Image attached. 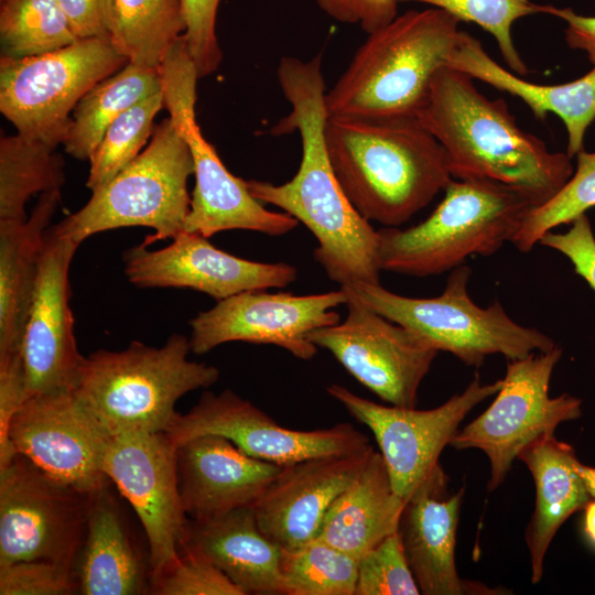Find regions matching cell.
<instances>
[{
  "label": "cell",
  "mask_w": 595,
  "mask_h": 595,
  "mask_svg": "<svg viewBox=\"0 0 595 595\" xmlns=\"http://www.w3.org/2000/svg\"><path fill=\"white\" fill-rule=\"evenodd\" d=\"M416 118L443 147L453 178L506 184L534 207L552 198L574 172L572 158L523 131L502 98L489 99L461 71H437Z\"/></svg>",
  "instance_id": "cell-2"
},
{
  "label": "cell",
  "mask_w": 595,
  "mask_h": 595,
  "mask_svg": "<svg viewBox=\"0 0 595 595\" xmlns=\"http://www.w3.org/2000/svg\"><path fill=\"white\" fill-rule=\"evenodd\" d=\"M150 594L245 595L209 559L188 549H182L176 563L151 582Z\"/></svg>",
  "instance_id": "cell-39"
},
{
  "label": "cell",
  "mask_w": 595,
  "mask_h": 595,
  "mask_svg": "<svg viewBox=\"0 0 595 595\" xmlns=\"http://www.w3.org/2000/svg\"><path fill=\"white\" fill-rule=\"evenodd\" d=\"M109 437L76 390L26 398L8 430L13 456H25L52 477L87 494L112 484L102 469Z\"/></svg>",
  "instance_id": "cell-16"
},
{
  "label": "cell",
  "mask_w": 595,
  "mask_h": 595,
  "mask_svg": "<svg viewBox=\"0 0 595 595\" xmlns=\"http://www.w3.org/2000/svg\"><path fill=\"white\" fill-rule=\"evenodd\" d=\"M61 190L42 193L25 221L0 220V358L22 354L43 240Z\"/></svg>",
  "instance_id": "cell-28"
},
{
  "label": "cell",
  "mask_w": 595,
  "mask_h": 595,
  "mask_svg": "<svg viewBox=\"0 0 595 595\" xmlns=\"http://www.w3.org/2000/svg\"><path fill=\"white\" fill-rule=\"evenodd\" d=\"M127 63L108 39L100 37L79 39L35 56H1L0 111L17 133L56 149L82 97Z\"/></svg>",
  "instance_id": "cell-9"
},
{
  "label": "cell",
  "mask_w": 595,
  "mask_h": 595,
  "mask_svg": "<svg viewBox=\"0 0 595 595\" xmlns=\"http://www.w3.org/2000/svg\"><path fill=\"white\" fill-rule=\"evenodd\" d=\"M186 24L184 37L199 78L214 73L223 58L216 35L220 0H181Z\"/></svg>",
  "instance_id": "cell-41"
},
{
  "label": "cell",
  "mask_w": 595,
  "mask_h": 595,
  "mask_svg": "<svg viewBox=\"0 0 595 595\" xmlns=\"http://www.w3.org/2000/svg\"><path fill=\"white\" fill-rule=\"evenodd\" d=\"M584 531L589 541L595 545V499L584 508Z\"/></svg>",
  "instance_id": "cell-47"
},
{
  "label": "cell",
  "mask_w": 595,
  "mask_h": 595,
  "mask_svg": "<svg viewBox=\"0 0 595 595\" xmlns=\"http://www.w3.org/2000/svg\"><path fill=\"white\" fill-rule=\"evenodd\" d=\"M322 53L307 61L280 58L277 76L291 110L273 128L280 136L298 131L302 158L295 175L282 184L246 180L262 204L291 215L313 234L314 258L340 286L380 283L379 237L369 220L353 206L332 167L324 138L327 119Z\"/></svg>",
  "instance_id": "cell-1"
},
{
  "label": "cell",
  "mask_w": 595,
  "mask_h": 595,
  "mask_svg": "<svg viewBox=\"0 0 595 595\" xmlns=\"http://www.w3.org/2000/svg\"><path fill=\"white\" fill-rule=\"evenodd\" d=\"M182 549L209 559L245 595L284 594L282 549L260 530L251 507L205 520L191 519Z\"/></svg>",
  "instance_id": "cell-26"
},
{
  "label": "cell",
  "mask_w": 595,
  "mask_h": 595,
  "mask_svg": "<svg viewBox=\"0 0 595 595\" xmlns=\"http://www.w3.org/2000/svg\"><path fill=\"white\" fill-rule=\"evenodd\" d=\"M517 459L530 470L536 487L534 510L526 530L531 581L536 584L543 575L547 551L560 527L593 498L577 469L574 448L554 433L528 444Z\"/></svg>",
  "instance_id": "cell-27"
},
{
  "label": "cell",
  "mask_w": 595,
  "mask_h": 595,
  "mask_svg": "<svg viewBox=\"0 0 595 595\" xmlns=\"http://www.w3.org/2000/svg\"><path fill=\"white\" fill-rule=\"evenodd\" d=\"M185 30L181 0H113L109 41L129 63L159 68Z\"/></svg>",
  "instance_id": "cell-31"
},
{
  "label": "cell",
  "mask_w": 595,
  "mask_h": 595,
  "mask_svg": "<svg viewBox=\"0 0 595 595\" xmlns=\"http://www.w3.org/2000/svg\"><path fill=\"white\" fill-rule=\"evenodd\" d=\"M405 501L393 489L380 452L327 511L317 539L359 559L398 531Z\"/></svg>",
  "instance_id": "cell-29"
},
{
  "label": "cell",
  "mask_w": 595,
  "mask_h": 595,
  "mask_svg": "<svg viewBox=\"0 0 595 595\" xmlns=\"http://www.w3.org/2000/svg\"><path fill=\"white\" fill-rule=\"evenodd\" d=\"M318 8L339 23L359 25L367 34L398 15L397 0H315Z\"/></svg>",
  "instance_id": "cell-44"
},
{
  "label": "cell",
  "mask_w": 595,
  "mask_h": 595,
  "mask_svg": "<svg viewBox=\"0 0 595 595\" xmlns=\"http://www.w3.org/2000/svg\"><path fill=\"white\" fill-rule=\"evenodd\" d=\"M166 434L176 446L197 435H220L248 455L280 466L370 445L367 435L348 423L311 431L284 428L230 389L204 391L190 411L176 413Z\"/></svg>",
  "instance_id": "cell-17"
},
{
  "label": "cell",
  "mask_w": 595,
  "mask_h": 595,
  "mask_svg": "<svg viewBox=\"0 0 595 595\" xmlns=\"http://www.w3.org/2000/svg\"><path fill=\"white\" fill-rule=\"evenodd\" d=\"M459 21L437 8L410 9L368 33L326 91L328 117H416L456 47Z\"/></svg>",
  "instance_id": "cell-4"
},
{
  "label": "cell",
  "mask_w": 595,
  "mask_h": 595,
  "mask_svg": "<svg viewBox=\"0 0 595 595\" xmlns=\"http://www.w3.org/2000/svg\"><path fill=\"white\" fill-rule=\"evenodd\" d=\"M159 91V68L141 67L128 62L121 69L93 86L78 101L63 141L65 152L78 160H89L116 118Z\"/></svg>",
  "instance_id": "cell-30"
},
{
  "label": "cell",
  "mask_w": 595,
  "mask_h": 595,
  "mask_svg": "<svg viewBox=\"0 0 595 595\" xmlns=\"http://www.w3.org/2000/svg\"><path fill=\"white\" fill-rule=\"evenodd\" d=\"M470 274L466 264L453 269L443 292L434 298L400 295L380 283L356 282L340 288L348 296L470 367H480L490 355L513 360L556 346L542 332L511 320L498 301L487 307L473 302L467 290Z\"/></svg>",
  "instance_id": "cell-7"
},
{
  "label": "cell",
  "mask_w": 595,
  "mask_h": 595,
  "mask_svg": "<svg viewBox=\"0 0 595 595\" xmlns=\"http://www.w3.org/2000/svg\"><path fill=\"white\" fill-rule=\"evenodd\" d=\"M595 207V152L582 150L576 154V169L565 185L548 202L533 207L511 244L529 252L540 239L562 224Z\"/></svg>",
  "instance_id": "cell-36"
},
{
  "label": "cell",
  "mask_w": 595,
  "mask_h": 595,
  "mask_svg": "<svg viewBox=\"0 0 595 595\" xmlns=\"http://www.w3.org/2000/svg\"><path fill=\"white\" fill-rule=\"evenodd\" d=\"M190 353V339L176 333L161 347L133 340L122 350L97 349L85 356L76 392L110 436L166 432L176 401L219 379L217 367Z\"/></svg>",
  "instance_id": "cell-5"
},
{
  "label": "cell",
  "mask_w": 595,
  "mask_h": 595,
  "mask_svg": "<svg viewBox=\"0 0 595 595\" xmlns=\"http://www.w3.org/2000/svg\"><path fill=\"white\" fill-rule=\"evenodd\" d=\"M577 469L585 482V485L591 494L592 498L595 499V467L587 466L578 462Z\"/></svg>",
  "instance_id": "cell-48"
},
{
  "label": "cell",
  "mask_w": 595,
  "mask_h": 595,
  "mask_svg": "<svg viewBox=\"0 0 595 595\" xmlns=\"http://www.w3.org/2000/svg\"><path fill=\"white\" fill-rule=\"evenodd\" d=\"M164 107L162 91L155 93L126 111L107 128L89 158L86 186L94 191L129 165L143 150L153 132V120Z\"/></svg>",
  "instance_id": "cell-35"
},
{
  "label": "cell",
  "mask_w": 595,
  "mask_h": 595,
  "mask_svg": "<svg viewBox=\"0 0 595 595\" xmlns=\"http://www.w3.org/2000/svg\"><path fill=\"white\" fill-rule=\"evenodd\" d=\"M400 2H419L444 10L459 22H472L479 25L496 40L499 52L506 64L516 74L528 73L521 55L512 40V25L523 17L545 13V4L533 0H397Z\"/></svg>",
  "instance_id": "cell-37"
},
{
  "label": "cell",
  "mask_w": 595,
  "mask_h": 595,
  "mask_svg": "<svg viewBox=\"0 0 595 595\" xmlns=\"http://www.w3.org/2000/svg\"><path fill=\"white\" fill-rule=\"evenodd\" d=\"M196 93L169 96L164 107L187 142L194 163L195 185L183 230L206 238L225 230H250L283 236L300 224L286 213L267 209L250 193L246 180L231 174L215 148L204 138L195 116Z\"/></svg>",
  "instance_id": "cell-20"
},
{
  "label": "cell",
  "mask_w": 595,
  "mask_h": 595,
  "mask_svg": "<svg viewBox=\"0 0 595 595\" xmlns=\"http://www.w3.org/2000/svg\"><path fill=\"white\" fill-rule=\"evenodd\" d=\"M176 461L180 495L192 520L251 507L282 467L252 457L216 434L178 444Z\"/></svg>",
  "instance_id": "cell-23"
},
{
  "label": "cell",
  "mask_w": 595,
  "mask_h": 595,
  "mask_svg": "<svg viewBox=\"0 0 595 595\" xmlns=\"http://www.w3.org/2000/svg\"><path fill=\"white\" fill-rule=\"evenodd\" d=\"M562 354L556 345L545 353L508 360L493 403L453 437L451 446L455 450L476 448L487 456L489 491L504 483L522 448L582 415L580 398L549 394L551 376Z\"/></svg>",
  "instance_id": "cell-10"
},
{
  "label": "cell",
  "mask_w": 595,
  "mask_h": 595,
  "mask_svg": "<svg viewBox=\"0 0 595 595\" xmlns=\"http://www.w3.org/2000/svg\"><path fill=\"white\" fill-rule=\"evenodd\" d=\"M464 487L448 490V476L439 464L407 501L399 534L423 595L495 594L480 583L461 578L455 548Z\"/></svg>",
  "instance_id": "cell-22"
},
{
  "label": "cell",
  "mask_w": 595,
  "mask_h": 595,
  "mask_svg": "<svg viewBox=\"0 0 595 595\" xmlns=\"http://www.w3.org/2000/svg\"><path fill=\"white\" fill-rule=\"evenodd\" d=\"M78 247L53 226L45 232L22 344L26 398L79 383L85 356L77 348L68 280Z\"/></svg>",
  "instance_id": "cell-18"
},
{
  "label": "cell",
  "mask_w": 595,
  "mask_h": 595,
  "mask_svg": "<svg viewBox=\"0 0 595 595\" xmlns=\"http://www.w3.org/2000/svg\"><path fill=\"white\" fill-rule=\"evenodd\" d=\"M545 14L565 21L567 45L571 48L584 51L588 61L595 65V15H582L571 8H556L551 4H545Z\"/></svg>",
  "instance_id": "cell-46"
},
{
  "label": "cell",
  "mask_w": 595,
  "mask_h": 595,
  "mask_svg": "<svg viewBox=\"0 0 595 595\" xmlns=\"http://www.w3.org/2000/svg\"><path fill=\"white\" fill-rule=\"evenodd\" d=\"M177 446L166 432L111 435L102 469L144 530L151 582L178 560L190 518L177 478Z\"/></svg>",
  "instance_id": "cell-14"
},
{
  "label": "cell",
  "mask_w": 595,
  "mask_h": 595,
  "mask_svg": "<svg viewBox=\"0 0 595 595\" xmlns=\"http://www.w3.org/2000/svg\"><path fill=\"white\" fill-rule=\"evenodd\" d=\"M25 399L22 354L0 358V469L13 458L9 447L8 430L12 416Z\"/></svg>",
  "instance_id": "cell-43"
},
{
  "label": "cell",
  "mask_w": 595,
  "mask_h": 595,
  "mask_svg": "<svg viewBox=\"0 0 595 595\" xmlns=\"http://www.w3.org/2000/svg\"><path fill=\"white\" fill-rule=\"evenodd\" d=\"M347 301L343 288L306 295L241 292L217 301L190 321L191 351L204 355L225 343L246 342L275 345L310 360L318 347L307 339L309 333L338 323L340 316L333 310Z\"/></svg>",
  "instance_id": "cell-15"
},
{
  "label": "cell",
  "mask_w": 595,
  "mask_h": 595,
  "mask_svg": "<svg viewBox=\"0 0 595 595\" xmlns=\"http://www.w3.org/2000/svg\"><path fill=\"white\" fill-rule=\"evenodd\" d=\"M111 486L93 496L75 566L79 594H150V556L137 545Z\"/></svg>",
  "instance_id": "cell-24"
},
{
  "label": "cell",
  "mask_w": 595,
  "mask_h": 595,
  "mask_svg": "<svg viewBox=\"0 0 595 595\" xmlns=\"http://www.w3.org/2000/svg\"><path fill=\"white\" fill-rule=\"evenodd\" d=\"M93 496L15 454L0 469V565L45 560L75 570Z\"/></svg>",
  "instance_id": "cell-11"
},
{
  "label": "cell",
  "mask_w": 595,
  "mask_h": 595,
  "mask_svg": "<svg viewBox=\"0 0 595 595\" xmlns=\"http://www.w3.org/2000/svg\"><path fill=\"white\" fill-rule=\"evenodd\" d=\"M501 385L502 379L482 383L476 375L463 392L430 410L378 404L336 383L327 392L372 432L393 489L407 502L440 464L465 416Z\"/></svg>",
  "instance_id": "cell-12"
},
{
  "label": "cell",
  "mask_w": 595,
  "mask_h": 595,
  "mask_svg": "<svg viewBox=\"0 0 595 595\" xmlns=\"http://www.w3.org/2000/svg\"><path fill=\"white\" fill-rule=\"evenodd\" d=\"M193 173L190 147L166 118L154 127L150 142L129 165L91 191L80 209L53 228L79 245L98 232L125 227L153 229L142 242L145 246L172 239L183 230L190 212L187 180Z\"/></svg>",
  "instance_id": "cell-8"
},
{
  "label": "cell",
  "mask_w": 595,
  "mask_h": 595,
  "mask_svg": "<svg viewBox=\"0 0 595 595\" xmlns=\"http://www.w3.org/2000/svg\"><path fill=\"white\" fill-rule=\"evenodd\" d=\"M431 215L410 228L378 229L381 269L412 277L452 271L511 242L533 203L491 180L452 178Z\"/></svg>",
  "instance_id": "cell-6"
},
{
  "label": "cell",
  "mask_w": 595,
  "mask_h": 595,
  "mask_svg": "<svg viewBox=\"0 0 595 595\" xmlns=\"http://www.w3.org/2000/svg\"><path fill=\"white\" fill-rule=\"evenodd\" d=\"M447 67L520 98L537 120L556 115L567 131L566 154L573 158L584 150V137L595 120V65L584 76L564 84L543 85L523 79L493 60L480 41L462 31L448 57Z\"/></svg>",
  "instance_id": "cell-25"
},
{
  "label": "cell",
  "mask_w": 595,
  "mask_h": 595,
  "mask_svg": "<svg viewBox=\"0 0 595 595\" xmlns=\"http://www.w3.org/2000/svg\"><path fill=\"white\" fill-rule=\"evenodd\" d=\"M539 244L565 256L595 291V236L586 214L576 217L565 232H547Z\"/></svg>",
  "instance_id": "cell-42"
},
{
  "label": "cell",
  "mask_w": 595,
  "mask_h": 595,
  "mask_svg": "<svg viewBox=\"0 0 595 595\" xmlns=\"http://www.w3.org/2000/svg\"><path fill=\"white\" fill-rule=\"evenodd\" d=\"M421 594L408 563L399 531L358 559L355 595Z\"/></svg>",
  "instance_id": "cell-38"
},
{
  "label": "cell",
  "mask_w": 595,
  "mask_h": 595,
  "mask_svg": "<svg viewBox=\"0 0 595 595\" xmlns=\"http://www.w3.org/2000/svg\"><path fill=\"white\" fill-rule=\"evenodd\" d=\"M79 39L110 35L113 0H57Z\"/></svg>",
  "instance_id": "cell-45"
},
{
  "label": "cell",
  "mask_w": 595,
  "mask_h": 595,
  "mask_svg": "<svg viewBox=\"0 0 595 595\" xmlns=\"http://www.w3.org/2000/svg\"><path fill=\"white\" fill-rule=\"evenodd\" d=\"M79 594L75 570L45 560L0 565V595Z\"/></svg>",
  "instance_id": "cell-40"
},
{
  "label": "cell",
  "mask_w": 595,
  "mask_h": 595,
  "mask_svg": "<svg viewBox=\"0 0 595 595\" xmlns=\"http://www.w3.org/2000/svg\"><path fill=\"white\" fill-rule=\"evenodd\" d=\"M324 138L353 206L385 227L408 221L453 178L443 147L416 117H327Z\"/></svg>",
  "instance_id": "cell-3"
},
{
  "label": "cell",
  "mask_w": 595,
  "mask_h": 595,
  "mask_svg": "<svg viewBox=\"0 0 595 595\" xmlns=\"http://www.w3.org/2000/svg\"><path fill=\"white\" fill-rule=\"evenodd\" d=\"M64 182V160L55 148L19 133L1 137L0 220L25 221L29 198L61 190Z\"/></svg>",
  "instance_id": "cell-32"
},
{
  "label": "cell",
  "mask_w": 595,
  "mask_h": 595,
  "mask_svg": "<svg viewBox=\"0 0 595 595\" xmlns=\"http://www.w3.org/2000/svg\"><path fill=\"white\" fill-rule=\"evenodd\" d=\"M77 40L57 0H0L2 57L35 56Z\"/></svg>",
  "instance_id": "cell-33"
},
{
  "label": "cell",
  "mask_w": 595,
  "mask_h": 595,
  "mask_svg": "<svg viewBox=\"0 0 595 595\" xmlns=\"http://www.w3.org/2000/svg\"><path fill=\"white\" fill-rule=\"evenodd\" d=\"M345 305L344 321L312 331L307 339L328 350L382 401L415 408L420 385L439 350L356 299L348 296Z\"/></svg>",
  "instance_id": "cell-13"
},
{
  "label": "cell",
  "mask_w": 595,
  "mask_h": 595,
  "mask_svg": "<svg viewBox=\"0 0 595 595\" xmlns=\"http://www.w3.org/2000/svg\"><path fill=\"white\" fill-rule=\"evenodd\" d=\"M357 569V558L317 538L281 550L285 595H355Z\"/></svg>",
  "instance_id": "cell-34"
},
{
  "label": "cell",
  "mask_w": 595,
  "mask_h": 595,
  "mask_svg": "<svg viewBox=\"0 0 595 595\" xmlns=\"http://www.w3.org/2000/svg\"><path fill=\"white\" fill-rule=\"evenodd\" d=\"M375 448L322 455L282 466L251 506L260 530L282 549L317 537L334 501L360 474Z\"/></svg>",
  "instance_id": "cell-21"
},
{
  "label": "cell",
  "mask_w": 595,
  "mask_h": 595,
  "mask_svg": "<svg viewBox=\"0 0 595 595\" xmlns=\"http://www.w3.org/2000/svg\"><path fill=\"white\" fill-rule=\"evenodd\" d=\"M122 259L125 274L137 288H186L216 301L251 290L285 288L298 277L292 264L242 259L185 230L164 248L150 250L140 244L125 251Z\"/></svg>",
  "instance_id": "cell-19"
}]
</instances>
